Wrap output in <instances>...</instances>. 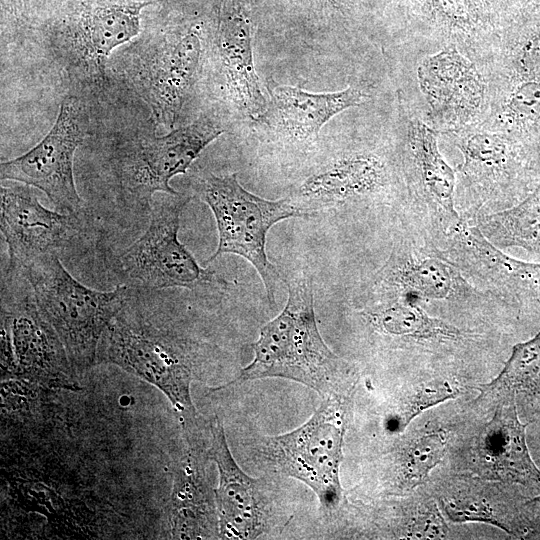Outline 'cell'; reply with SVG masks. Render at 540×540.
Here are the masks:
<instances>
[{"instance_id":"obj_1","label":"cell","mask_w":540,"mask_h":540,"mask_svg":"<svg viewBox=\"0 0 540 540\" xmlns=\"http://www.w3.org/2000/svg\"><path fill=\"white\" fill-rule=\"evenodd\" d=\"M206 350V344L164 313L162 290L128 287L122 307L101 336L96 365H115L155 386L170 401L187 434L202 421L190 386Z\"/></svg>"},{"instance_id":"obj_2","label":"cell","mask_w":540,"mask_h":540,"mask_svg":"<svg viewBox=\"0 0 540 540\" xmlns=\"http://www.w3.org/2000/svg\"><path fill=\"white\" fill-rule=\"evenodd\" d=\"M283 310L261 329L254 358L239 381L284 378L316 391L323 399H342L348 390V364L324 342L314 312L312 278L292 277Z\"/></svg>"},{"instance_id":"obj_3","label":"cell","mask_w":540,"mask_h":540,"mask_svg":"<svg viewBox=\"0 0 540 540\" xmlns=\"http://www.w3.org/2000/svg\"><path fill=\"white\" fill-rule=\"evenodd\" d=\"M224 129L202 117L190 125L157 136L137 130L114 144L109 167L116 187V203L125 214L148 219L156 193L179 194L170 186L173 177L185 174L199 154Z\"/></svg>"},{"instance_id":"obj_4","label":"cell","mask_w":540,"mask_h":540,"mask_svg":"<svg viewBox=\"0 0 540 540\" xmlns=\"http://www.w3.org/2000/svg\"><path fill=\"white\" fill-rule=\"evenodd\" d=\"M191 197L166 194L153 200L145 232L111 260L119 284L142 290L185 289L198 296H217L227 282L198 264L179 241L180 218Z\"/></svg>"},{"instance_id":"obj_5","label":"cell","mask_w":540,"mask_h":540,"mask_svg":"<svg viewBox=\"0 0 540 540\" xmlns=\"http://www.w3.org/2000/svg\"><path fill=\"white\" fill-rule=\"evenodd\" d=\"M37 305L53 327L75 372L96 365L101 336L122 307L128 287L118 284L110 291L85 286L51 255L23 267Z\"/></svg>"},{"instance_id":"obj_6","label":"cell","mask_w":540,"mask_h":540,"mask_svg":"<svg viewBox=\"0 0 540 540\" xmlns=\"http://www.w3.org/2000/svg\"><path fill=\"white\" fill-rule=\"evenodd\" d=\"M195 192L209 206L217 225V249L208 262L222 254L246 259L258 272L273 304L280 274L266 254L267 233L279 221L311 214L295 199L267 200L249 192L236 173L204 174L197 179Z\"/></svg>"},{"instance_id":"obj_7","label":"cell","mask_w":540,"mask_h":540,"mask_svg":"<svg viewBox=\"0 0 540 540\" xmlns=\"http://www.w3.org/2000/svg\"><path fill=\"white\" fill-rule=\"evenodd\" d=\"M1 357L5 371L44 384H74L75 370L40 311L24 268L9 261L1 275Z\"/></svg>"},{"instance_id":"obj_8","label":"cell","mask_w":540,"mask_h":540,"mask_svg":"<svg viewBox=\"0 0 540 540\" xmlns=\"http://www.w3.org/2000/svg\"><path fill=\"white\" fill-rule=\"evenodd\" d=\"M341 400H323L303 425L266 440L267 455L276 469L309 486L325 509L337 507L342 496L339 471L345 413Z\"/></svg>"},{"instance_id":"obj_9","label":"cell","mask_w":540,"mask_h":540,"mask_svg":"<svg viewBox=\"0 0 540 540\" xmlns=\"http://www.w3.org/2000/svg\"><path fill=\"white\" fill-rule=\"evenodd\" d=\"M86 127L83 103L74 96L65 97L48 134L23 155L1 163V180L40 189L57 211L79 214L82 199L75 185L73 162L75 151L84 140Z\"/></svg>"},{"instance_id":"obj_10","label":"cell","mask_w":540,"mask_h":540,"mask_svg":"<svg viewBox=\"0 0 540 540\" xmlns=\"http://www.w3.org/2000/svg\"><path fill=\"white\" fill-rule=\"evenodd\" d=\"M202 55L193 30L139 43L129 56L128 78L156 121L173 127L194 85Z\"/></svg>"},{"instance_id":"obj_11","label":"cell","mask_w":540,"mask_h":540,"mask_svg":"<svg viewBox=\"0 0 540 540\" xmlns=\"http://www.w3.org/2000/svg\"><path fill=\"white\" fill-rule=\"evenodd\" d=\"M417 81L428 106V120L439 133L480 124L490 105L487 78L475 62L448 44L418 65Z\"/></svg>"},{"instance_id":"obj_12","label":"cell","mask_w":540,"mask_h":540,"mask_svg":"<svg viewBox=\"0 0 540 540\" xmlns=\"http://www.w3.org/2000/svg\"><path fill=\"white\" fill-rule=\"evenodd\" d=\"M194 445L218 469L214 493L220 538H256L263 532L267 516L262 482L249 477L235 462L217 416L203 423Z\"/></svg>"},{"instance_id":"obj_13","label":"cell","mask_w":540,"mask_h":540,"mask_svg":"<svg viewBox=\"0 0 540 540\" xmlns=\"http://www.w3.org/2000/svg\"><path fill=\"white\" fill-rule=\"evenodd\" d=\"M79 214L44 207L31 186H1V233L9 261L26 267L38 259L60 256L81 229Z\"/></svg>"},{"instance_id":"obj_14","label":"cell","mask_w":540,"mask_h":540,"mask_svg":"<svg viewBox=\"0 0 540 540\" xmlns=\"http://www.w3.org/2000/svg\"><path fill=\"white\" fill-rule=\"evenodd\" d=\"M475 290L460 269L437 251L429 254L400 241L367 289L371 300L447 301L465 298Z\"/></svg>"},{"instance_id":"obj_15","label":"cell","mask_w":540,"mask_h":540,"mask_svg":"<svg viewBox=\"0 0 540 540\" xmlns=\"http://www.w3.org/2000/svg\"><path fill=\"white\" fill-rule=\"evenodd\" d=\"M400 110V159L407 187L449 235L463 221L455 206L456 170L439 150V132L406 112L402 104Z\"/></svg>"},{"instance_id":"obj_16","label":"cell","mask_w":540,"mask_h":540,"mask_svg":"<svg viewBox=\"0 0 540 540\" xmlns=\"http://www.w3.org/2000/svg\"><path fill=\"white\" fill-rule=\"evenodd\" d=\"M448 133L452 134L463 156V162L456 169L457 211L459 214L462 210L479 212V216L483 209H495L513 161L507 134L480 125Z\"/></svg>"},{"instance_id":"obj_17","label":"cell","mask_w":540,"mask_h":540,"mask_svg":"<svg viewBox=\"0 0 540 540\" xmlns=\"http://www.w3.org/2000/svg\"><path fill=\"white\" fill-rule=\"evenodd\" d=\"M150 3L112 1L83 8L64 33L68 59L87 76L104 78L109 56L139 33L141 12Z\"/></svg>"},{"instance_id":"obj_18","label":"cell","mask_w":540,"mask_h":540,"mask_svg":"<svg viewBox=\"0 0 540 540\" xmlns=\"http://www.w3.org/2000/svg\"><path fill=\"white\" fill-rule=\"evenodd\" d=\"M479 436L473 470L481 478L524 486L540 484V470L526 442V423L518 417L514 398L507 395Z\"/></svg>"},{"instance_id":"obj_19","label":"cell","mask_w":540,"mask_h":540,"mask_svg":"<svg viewBox=\"0 0 540 540\" xmlns=\"http://www.w3.org/2000/svg\"><path fill=\"white\" fill-rule=\"evenodd\" d=\"M216 49L230 98L246 116L262 120L267 101L254 65L251 22L239 5L223 7Z\"/></svg>"},{"instance_id":"obj_20","label":"cell","mask_w":540,"mask_h":540,"mask_svg":"<svg viewBox=\"0 0 540 540\" xmlns=\"http://www.w3.org/2000/svg\"><path fill=\"white\" fill-rule=\"evenodd\" d=\"M392 182L387 162L373 152L344 155L308 177L299 189V203L309 213L310 204H341L381 194ZM311 214V213H310Z\"/></svg>"},{"instance_id":"obj_21","label":"cell","mask_w":540,"mask_h":540,"mask_svg":"<svg viewBox=\"0 0 540 540\" xmlns=\"http://www.w3.org/2000/svg\"><path fill=\"white\" fill-rule=\"evenodd\" d=\"M272 96L286 134L299 142H313L335 115L364 103L369 95L355 87L333 93H311L295 86H277Z\"/></svg>"},{"instance_id":"obj_22","label":"cell","mask_w":540,"mask_h":540,"mask_svg":"<svg viewBox=\"0 0 540 540\" xmlns=\"http://www.w3.org/2000/svg\"><path fill=\"white\" fill-rule=\"evenodd\" d=\"M199 451L188 447V457L182 461L174 477L169 509V524L173 538H195L207 535L204 528L212 525L211 504L202 481Z\"/></svg>"},{"instance_id":"obj_23","label":"cell","mask_w":540,"mask_h":540,"mask_svg":"<svg viewBox=\"0 0 540 540\" xmlns=\"http://www.w3.org/2000/svg\"><path fill=\"white\" fill-rule=\"evenodd\" d=\"M364 312L380 332L426 341H457L468 336L459 328L430 316L420 304L401 300H371Z\"/></svg>"},{"instance_id":"obj_24","label":"cell","mask_w":540,"mask_h":540,"mask_svg":"<svg viewBox=\"0 0 540 540\" xmlns=\"http://www.w3.org/2000/svg\"><path fill=\"white\" fill-rule=\"evenodd\" d=\"M476 226L499 249L518 247L540 257V179L519 204L477 217Z\"/></svg>"},{"instance_id":"obj_25","label":"cell","mask_w":540,"mask_h":540,"mask_svg":"<svg viewBox=\"0 0 540 540\" xmlns=\"http://www.w3.org/2000/svg\"><path fill=\"white\" fill-rule=\"evenodd\" d=\"M540 394V331L531 339L516 344L498 376L482 392Z\"/></svg>"},{"instance_id":"obj_26","label":"cell","mask_w":540,"mask_h":540,"mask_svg":"<svg viewBox=\"0 0 540 540\" xmlns=\"http://www.w3.org/2000/svg\"><path fill=\"white\" fill-rule=\"evenodd\" d=\"M490 112L478 125L504 133L540 117V81L528 80L516 84L499 103H490Z\"/></svg>"},{"instance_id":"obj_27","label":"cell","mask_w":540,"mask_h":540,"mask_svg":"<svg viewBox=\"0 0 540 540\" xmlns=\"http://www.w3.org/2000/svg\"><path fill=\"white\" fill-rule=\"evenodd\" d=\"M447 437L442 430L429 432L414 439L405 449L401 475L406 487L421 484L444 457Z\"/></svg>"},{"instance_id":"obj_28","label":"cell","mask_w":540,"mask_h":540,"mask_svg":"<svg viewBox=\"0 0 540 540\" xmlns=\"http://www.w3.org/2000/svg\"><path fill=\"white\" fill-rule=\"evenodd\" d=\"M459 389L446 380H434L415 388L398 406V409L388 420L392 432H402L409 423L425 410L454 399Z\"/></svg>"},{"instance_id":"obj_29","label":"cell","mask_w":540,"mask_h":540,"mask_svg":"<svg viewBox=\"0 0 540 540\" xmlns=\"http://www.w3.org/2000/svg\"><path fill=\"white\" fill-rule=\"evenodd\" d=\"M422 11L444 33L451 44L469 41L474 36L473 20L463 0H421ZM460 49V48H459Z\"/></svg>"},{"instance_id":"obj_30","label":"cell","mask_w":540,"mask_h":540,"mask_svg":"<svg viewBox=\"0 0 540 540\" xmlns=\"http://www.w3.org/2000/svg\"><path fill=\"white\" fill-rule=\"evenodd\" d=\"M443 508L450 519L457 522H486L504 529L491 505L478 496H457L446 500Z\"/></svg>"},{"instance_id":"obj_31","label":"cell","mask_w":540,"mask_h":540,"mask_svg":"<svg viewBox=\"0 0 540 540\" xmlns=\"http://www.w3.org/2000/svg\"><path fill=\"white\" fill-rule=\"evenodd\" d=\"M509 57V66L522 76L521 81H540V32L516 47Z\"/></svg>"},{"instance_id":"obj_32","label":"cell","mask_w":540,"mask_h":540,"mask_svg":"<svg viewBox=\"0 0 540 540\" xmlns=\"http://www.w3.org/2000/svg\"><path fill=\"white\" fill-rule=\"evenodd\" d=\"M447 534V526L435 506L419 512L409 526L408 535L415 539H441Z\"/></svg>"},{"instance_id":"obj_33","label":"cell","mask_w":540,"mask_h":540,"mask_svg":"<svg viewBox=\"0 0 540 540\" xmlns=\"http://www.w3.org/2000/svg\"><path fill=\"white\" fill-rule=\"evenodd\" d=\"M468 12L472 11V14L478 18L480 17L489 6L490 0H463Z\"/></svg>"},{"instance_id":"obj_34","label":"cell","mask_w":540,"mask_h":540,"mask_svg":"<svg viewBox=\"0 0 540 540\" xmlns=\"http://www.w3.org/2000/svg\"><path fill=\"white\" fill-rule=\"evenodd\" d=\"M327 1L335 6H341L345 3L346 0H327Z\"/></svg>"},{"instance_id":"obj_35","label":"cell","mask_w":540,"mask_h":540,"mask_svg":"<svg viewBox=\"0 0 540 540\" xmlns=\"http://www.w3.org/2000/svg\"><path fill=\"white\" fill-rule=\"evenodd\" d=\"M530 504L540 508V496L537 497V498L532 499L530 501Z\"/></svg>"}]
</instances>
